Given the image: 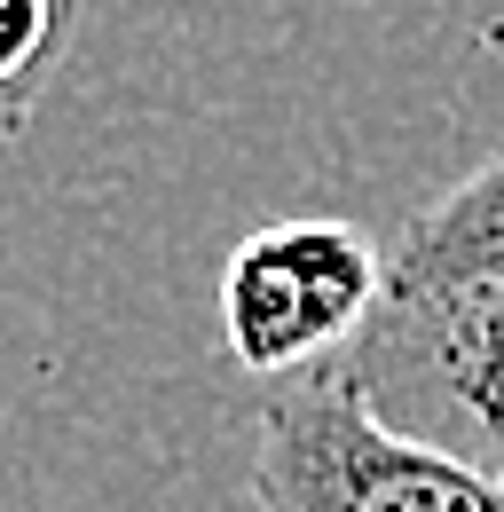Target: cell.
Masks as SVG:
<instances>
[{"mask_svg":"<svg viewBox=\"0 0 504 512\" xmlns=\"http://www.w3.org/2000/svg\"><path fill=\"white\" fill-rule=\"evenodd\" d=\"M394 284H441V276H504V150L481 158L457 190L410 213V229L386 253Z\"/></svg>","mask_w":504,"mask_h":512,"instance_id":"277c9868","label":"cell"},{"mask_svg":"<svg viewBox=\"0 0 504 512\" xmlns=\"http://www.w3.org/2000/svg\"><path fill=\"white\" fill-rule=\"evenodd\" d=\"M339 379L386 434L504 481V276H386V300L339 355Z\"/></svg>","mask_w":504,"mask_h":512,"instance_id":"6da1fadb","label":"cell"},{"mask_svg":"<svg viewBox=\"0 0 504 512\" xmlns=\"http://www.w3.org/2000/svg\"><path fill=\"white\" fill-rule=\"evenodd\" d=\"M71 32H79V0H8V16H0V103H8V127L32 119L40 87L71 56Z\"/></svg>","mask_w":504,"mask_h":512,"instance_id":"5b68a950","label":"cell"},{"mask_svg":"<svg viewBox=\"0 0 504 512\" xmlns=\"http://www.w3.org/2000/svg\"><path fill=\"white\" fill-rule=\"evenodd\" d=\"M252 512H504V481L386 434L339 363L284 379L252 410Z\"/></svg>","mask_w":504,"mask_h":512,"instance_id":"7a4b0ae2","label":"cell"},{"mask_svg":"<svg viewBox=\"0 0 504 512\" xmlns=\"http://www.w3.org/2000/svg\"><path fill=\"white\" fill-rule=\"evenodd\" d=\"M386 300V253L355 221L292 213L252 229L221 268V331L229 355L260 379H300L339 363Z\"/></svg>","mask_w":504,"mask_h":512,"instance_id":"3957f363","label":"cell"}]
</instances>
